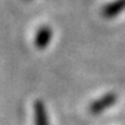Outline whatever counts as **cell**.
<instances>
[{
	"label": "cell",
	"instance_id": "6da1fadb",
	"mask_svg": "<svg viewBox=\"0 0 125 125\" xmlns=\"http://www.w3.org/2000/svg\"><path fill=\"white\" fill-rule=\"evenodd\" d=\"M115 102V96L113 94H109V95H106L104 97L95 101L91 106H90V112L92 114H98L101 112H103L106 108L111 107L113 103Z\"/></svg>",
	"mask_w": 125,
	"mask_h": 125
},
{
	"label": "cell",
	"instance_id": "7a4b0ae2",
	"mask_svg": "<svg viewBox=\"0 0 125 125\" xmlns=\"http://www.w3.org/2000/svg\"><path fill=\"white\" fill-rule=\"evenodd\" d=\"M34 112H35V125H49L45 106H44V103L42 101H37L35 102Z\"/></svg>",
	"mask_w": 125,
	"mask_h": 125
},
{
	"label": "cell",
	"instance_id": "3957f363",
	"mask_svg": "<svg viewBox=\"0 0 125 125\" xmlns=\"http://www.w3.org/2000/svg\"><path fill=\"white\" fill-rule=\"evenodd\" d=\"M50 38H51V31L47 27H42L39 29V32L35 37V45L39 49H44L49 44Z\"/></svg>",
	"mask_w": 125,
	"mask_h": 125
}]
</instances>
